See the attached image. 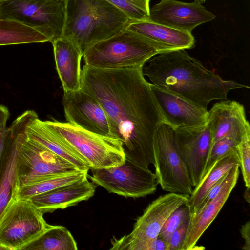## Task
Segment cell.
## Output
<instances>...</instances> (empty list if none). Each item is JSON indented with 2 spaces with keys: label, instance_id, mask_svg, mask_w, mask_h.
Returning <instances> with one entry per match:
<instances>
[{
  "label": "cell",
  "instance_id": "30",
  "mask_svg": "<svg viewBox=\"0 0 250 250\" xmlns=\"http://www.w3.org/2000/svg\"><path fill=\"white\" fill-rule=\"evenodd\" d=\"M236 147L245 186L250 187V133L242 137Z\"/></svg>",
  "mask_w": 250,
  "mask_h": 250
},
{
  "label": "cell",
  "instance_id": "12",
  "mask_svg": "<svg viewBox=\"0 0 250 250\" xmlns=\"http://www.w3.org/2000/svg\"><path fill=\"white\" fill-rule=\"evenodd\" d=\"M176 148L184 163L193 188L202 180L208 158L211 134L207 123L173 129Z\"/></svg>",
  "mask_w": 250,
  "mask_h": 250
},
{
  "label": "cell",
  "instance_id": "31",
  "mask_svg": "<svg viewBox=\"0 0 250 250\" xmlns=\"http://www.w3.org/2000/svg\"><path fill=\"white\" fill-rule=\"evenodd\" d=\"M189 219L190 217L172 233L168 242V250H184Z\"/></svg>",
  "mask_w": 250,
  "mask_h": 250
},
{
  "label": "cell",
  "instance_id": "39",
  "mask_svg": "<svg viewBox=\"0 0 250 250\" xmlns=\"http://www.w3.org/2000/svg\"></svg>",
  "mask_w": 250,
  "mask_h": 250
},
{
  "label": "cell",
  "instance_id": "20",
  "mask_svg": "<svg viewBox=\"0 0 250 250\" xmlns=\"http://www.w3.org/2000/svg\"><path fill=\"white\" fill-rule=\"evenodd\" d=\"M26 138L65 159L79 170L90 169L86 160L39 118L28 127Z\"/></svg>",
  "mask_w": 250,
  "mask_h": 250
},
{
  "label": "cell",
  "instance_id": "24",
  "mask_svg": "<svg viewBox=\"0 0 250 250\" xmlns=\"http://www.w3.org/2000/svg\"><path fill=\"white\" fill-rule=\"evenodd\" d=\"M240 166V161L237 150L232 153L218 161L205 174L199 184L194 187L189 196L188 203L191 209V214L195 212L210 188L232 167Z\"/></svg>",
  "mask_w": 250,
  "mask_h": 250
},
{
  "label": "cell",
  "instance_id": "11",
  "mask_svg": "<svg viewBox=\"0 0 250 250\" xmlns=\"http://www.w3.org/2000/svg\"><path fill=\"white\" fill-rule=\"evenodd\" d=\"M89 177L93 183L108 192L125 198H138L154 193L158 184L156 177L149 168L126 159L118 166L90 169Z\"/></svg>",
  "mask_w": 250,
  "mask_h": 250
},
{
  "label": "cell",
  "instance_id": "21",
  "mask_svg": "<svg viewBox=\"0 0 250 250\" xmlns=\"http://www.w3.org/2000/svg\"><path fill=\"white\" fill-rule=\"evenodd\" d=\"M19 125L18 117L7 128L5 148L0 165V218L12 199L19 143Z\"/></svg>",
  "mask_w": 250,
  "mask_h": 250
},
{
  "label": "cell",
  "instance_id": "13",
  "mask_svg": "<svg viewBox=\"0 0 250 250\" xmlns=\"http://www.w3.org/2000/svg\"><path fill=\"white\" fill-rule=\"evenodd\" d=\"M62 104L67 122L93 133L114 137L107 116L101 104L82 88L64 91Z\"/></svg>",
  "mask_w": 250,
  "mask_h": 250
},
{
  "label": "cell",
  "instance_id": "36",
  "mask_svg": "<svg viewBox=\"0 0 250 250\" xmlns=\"http://www.w3.org/2000/svg\"><path fill=\"white\" fill-rule=\"evenodd\" d=\"M0 250H9L8 249L0 244Z\"/></svg>",
  "mask_w": 250,
  "mask_h": 250
},
{
  "label": "cell",
  "instance_id": "37",
  "mask_svg": "<svg viewBox=\"0 0 250 250\" xmlns=\"http://www.w3.org/2000/svg\"><path fill=\"white\" fill-rule=\"evenodd\" d=\"M194 1L196 2H198L199 3H200V4H202V3H204L206 0H194Z\"/></svg>",
  "mask_w": 250,
  "mask_h": 250
},
{
  "label": "cell",
  "instance_id": "26",
  "mask_svg": "<svg viewBox=\"0 0 250 250\" xmlns=\"http://www.w3.org/2000/svg\"><path fill=\"white\" fill-rule=\"evenodd\" d=\"M88 172L77 170L47 177L14 190L12 198L28 199L58 187L83 180L88 177Z\"/></svg>",
  "mask_w": 250,
  "mask_h": 250
},
{
  "label": "cell",
  "instance_id": "7",
  "mask_svg": "<svg viewBox=\"0 0 250 250\" xmlns=\"http://www.w3.org/2000/svg\"><path fill=\"white\" fill-rule=\"evenodd\" d=\"M189 195L168 193L150 203L135 223L131 233L111 239V250H149L150 240L158 236L169 216L178 207L187 204Z\"/></svg>",
  "mask_w": 250,
  "mask_h": 250
},
{
  "label": "cell",
  "instance_id": "35",
  "mask_svg": "<svg viewBox=\"0 0 250 250\" xmlns=\"http://www.w3.org/2000/svg\"><path fill=\"white\" fill-rule=\"evenodd\" d=\"M250 187L246 188V189L245 190L243 197L245 200L249 203H250Z\"/></svg>",
  "mask_w": 250,
  "mask_h": 250
},
{
  "label": "cell",
  "instance_id": "10",
  "mask_svg": "<svg viewBox=\"0 0 250 250\" xmlns=\"http://www.w3.org/2000/svg\"><path fill=\"white\" fill-rule=\"evenodd\" d=\"M65 6L64 0H7L0 4V14L39 28L52 43L62 35Z\"/></svg>",
  "mask_w": 250,
  "mask_h": 250
},
{
  "label": "cell",
  "instance_id": "18",
  "mask_svg": "<svg viewBox=\"0 0 250 250\" xmlns=\"http://www.w3.org/2000/svg\"><path fill=\"white\" fill-rule=\"evenodd\" d=\"M97 186L90 182L87 177L35 195L28 199L44 214L88 200L94 195Z\"/></svg>",
  "mask_w": 250,
  "mask_h": 250
},
{
  "label": "cell",
  "instance_id": "3",
  "mask_svg": "<svg viewBox=\"0 0 250 250\" xmlns=\"http://www.w3.org/2000/svg\"><path fill=\"white\" fill-rule=\"evenodd\" d=\"M131 21L106 0H66L62 36L83 54L93 44L126 28Z\"/></svg>",
  "mask_w": 250,
  "mask_h": 250
},
{
  "label": "cell",
  "instance_id": "9",
  "mask_svg": "<svg viewBox=\"0 0 250 250\" xmlns=\"http://www.w3.org/2000/svg\"><path fill=\"white\" fill-rule=\"evenodd\" d=\"M48 225L29 199L12 198L0 218V244L9 250H21Z\"/></svg>",
  "mask_w": 250,
  "mask_h": 250
},
{
  "label": "cell",
  "instance_id": "33",
  "mask_svg": "<svg viewBox=\"0 0 250 250\" xmlns=\"http://www.w3.org/2000/svg\"><path fill=\"white\" fill-rule=\"evenodd\" d=\"M227 174L228 173L210 188L205 195L198 209L211 201L218 194L227 181Z\"/></svg>",
  "mask_w": 250,
  "mask_h": 250
},
{
  "label": "cell",
  "instance_id": "28",
  "mask_svg": "<svg viewBox=\"0 0 250 250\" xmlns=\"http://www.w3.org/2000/svg\"><path fill=\"white\" fill-rule=\"evenodd\" d=\"M191 214L188 203L178 207L166 220L158 236L168 244L172 233L190 217Z\"/></svg>",
  "mask_w": 250,
  "mask_h": 250
},
{
  "label": "cell",
  "instance_id": "1",
  "mask_svg": "<svg viewBox=\"0 0 250 250\" xmlns=\"http://www.w3.org/2000/svg\"><path fill=\"white\" fill-rule=\"evenodd\" d=\"M142 68L97 69L84 65L81 88L104 110L113 136L123 144L125 159L148 168L154 163V135L164 119Z\"/></svg>",
  "mask_w": 250,
  "mask_h": 250
},
{
  "label": "cell",
  "instance_id": "14",
  "mask_svg": "<svg viewBox=\"0 0 250 250\" xmlns=\"http://www.w3.org/2000/svg\"><path fill=\"white\" fill-rule=\"evenodd\" d=\"M216 16L195 1L161 0L150 9L148 20L179 30L191 32L198 26L213 21Z\"/></svg>",
  "mask_w": 250,
  "mask_h": 250
},
{
  "label": "cell",
  "instance_id": "2",
  "mask_svg": "<svg viewBox=\"0 0 250 250\" xmlns=\"http://www.w3.org/2000/svg\"><path fill=\"white\" fill-rule=\"evenodd\" d=\"M142 71L152 84L167 89L190 102L207 108L213 100L227 99L229 91L250 87L224 80L206 68L184 49L158 54L149 59Z\"/></svg>",
  "mask_w": 250,
  "mask_h": 250
},
{
  "label": "cell",
  "instance_id": "40",
  "mask_svg": "<svg viewBox=\"0 0 250 250\" xmlns=\"http://www.w3.org/2000/svg\"></svg>",
  "mask_w": 250,
  "mask_h": 250
},
{
  "label": "cell",
  "instance_id": "6",
  "mask_svg": "<svg viewBox=\"0 0 250 250\" xmlns=\"http://www.w3.org/2000/svg\"><path fill=\"white\" fill-rule=\"evenodd\" d=\"M44 122L86 160L90 169L116 167L125 161L123 144L118 138L93 133L68 122Z\"/></svg>",
  "mask_w": 250,
  "mask_h": 250
},
{
  "label": "cell",
  "instance_id": "15",
  "mask_svg": "<svg viewBox=\"0 0 250 250\" xmlns=\"http://www.w3.org/2000/svg\"><path fill=\"white\" fill-rule=\"evenodd\" d=\"M151 86L164 122L173 129L197 127L207 123V108L164 88L152 84Z\"/></svg>",
  "mask_w": 250,
  "mask_h": 250
},
{
  "label": "cell",
  "instance_id": "27",
  "mask_svg": "<svg viewBox=\"0 0 250 250\" xmlns=\"http://www.w3.org/2000/svg\"><path fill=\"white\" fill-rule=\"evenodd\" d=\"M121 11L131 22L146 20L150 0H106Z\"/></svg>",
  "mask_w": 250,
  "mask_h": 250
},
{
  "label": "cell",
  "instance_id": "5",
  "mask_svg": "<svg viewBox=\"0 0 250 250\" xmlns=\"http://www.w3.org/2000/svg\"><path fill=\"white\" fill-rule=\"evenodd\" d=\"M18 117L19 143L13 191L47 177L79 170L65 159L27 139L28 127L38 118L35 111L26 110Z\"/></svg>",
  "mask_w": 250,
  "mask_h": 250
},
{
  "label": "cell",
  "instance_id": "29",
  "mask_svg": "<svg viewBox=\"0 0 250 250\" xmlns=\"http://www.w3.org/2000/svg\"><path fill=\"white\" fill-rule=\"evenodd\" d=\"M239 142L233 139L224 138L213 143L209 149L204 176L218 161L235 151Z\"/></svg>",
  "mask_w": 250,
  "mask_h": 250
},
{
  "label": "cell",
  "instance_id": "8",
  "mask_svg": "<svg viewBox=\"0 0 250 250\" xmlns=\"http://www.w3.org/2000/svg\"><path fill=\"white\" fill-rule=\"evenodd\" d=\"M153 154L154 173L162 189L190 196L193 187L189 175L176 148L173 129L164 122L155 132Z\"/></svg>",
  "mask_w": 250,
  "mask_h": 250
},
{
  "label": "cell",
  "instance_id": "4",
  "mask_svg": "<svg viewBox=\"0 0 250 250\" xmlns=\"http://www.w3.org/2000/svg\"><path fill=\"white\" fill-rule=\"evenodd\" d=\"M176 50L125 28L88 48L83 53L85 65L97 69L143 66L153 56Z\"/></svg>",
  "mask_w": 250,
  "mask_h": 250
},
{
  "label": "cell",
  "instance_id": "32",
  "mask_svg": "<svg viewBox=\"0 0 250 250\" xmlns=\"http://www.w3.org/2000/svg\"><path fill=\"white\" fill-rule=\"evenodd\" d=\"M10 115L8 108L0 104V165L4 154L7 136L6 124Z\"/></svg>",
  "mask_w": 250,
  "mask_h": 250
},
{
  "label": "cell",
  "instance_id": "38",
  "mask_svg": "<svg viewBox=\"0 0 250 250\" xmlns=\"http://www.w3.org/2000/svg\"><path fill=\"white\" fill-rule=\"evenodd\" d=\"M6 0H0V4L1 2H3V1H6Z\"/></svg>",
  "mask_w": 250,
  "mask_h": 250
},
{
  "label": "cell",
  "instance_id": "22",
  "mask_svg": "<svg viewBox=\"0 0 250 250\" xmlns=\"http://www.w3.org/2000/svg\"><path fill=\"white\" fill-rule=\"evenodd\" d=\"M126 29L175 49H191L195 46L191 32L179 30L148 20L129 23Z\"/></svg>",
  "mask_w": 250,
  "mask_h": 250
},
{
  "label": "cell",
  "instance_id": "34",
  "mask_svg": "<svg viewBox=\"0 0 250 250\" xmlns=\"http://www.w3.org/2000/svg\"><path fill=\"white\" fill-rule=\"evenodd\" d=\"M242 237L245 240V243L242 249L250 250V221H248L241 227L240 230Z\"/></svg>",
  "mask_w": 250,
  "mask_h": 250
},
{
  "label": "cell",
  "instance_id": "17",
  "mask_svg": "<svg viewBox=\"0 0 250 250\" xmlns=\"http://www.w3.org/2000/svg\"><path fill=\"white\" fill-rule=\"evenodd\" d=\"M239 165L232 167L218 194L195 212L191 214L184 250H192L201 236L217 216L235 187L239 175Z\"/></svg>",
  "mask_w": 250,
  "mask_h": 250
},
{
  "label": "cell",
  "instance_id": "23",
  "mask_svg": "<svg viewBox=\"0 0 250 250\" xmlns=\"http://www.w3.org/2000/svg\"><path fill=\"white\" fill-rule=\"evenodd\" d=\"M49 42L39 28L21 21L0 17V46Z\"/></svg>",
  "mask_w": 250,
  "mask_h": 250
},
{
  "label": "cell",
  "instance_id": "19",
  "mask_svg": "<svg viewBox=\"0 0 250 250\" xmlns=\"http://www.w3.org/2000/svg\"><path fill=\"white\" fill-rule=\"evenodd\" d=\"M56 70L63 91L81 89V60L83 54L79 47L70 40L62 36L52 42Z\"/></svg>",
  "mask_w": 250,
  "mask_h": 250
},
{
  "label": "cell",
  "instance_id": "25",
  "mask_svg": "<svg viewBox=\"0 0 250 250\" xmlns=\"http://www.w3.org/2000/svg\"><path fill=\"white\" fill-rule=\"evenodd\" d=\"M77 243L71 232L62 226L48 225L37 238L21 250H77Z\"/></svg>",
  "mask_w": 250,
  "mask_h": 250
},
{
  "label": "cell",
  "instance_id": "16",
  "mask_svg": "<svg viewBox=\"0 0 250 250\" xmlns=\"http://www.w3.org/2000/svg\"><path fill=\"white\" fill-rule=\"evenodd\" d=\"M207 124L211 134L210 147L224 138L240 142L245 135L250 133L244 105L234 100L225 99L215 103L208 111Z\"/></svg>",
  "mask_w": 250,
  "mask_h": 250
}]
</instances>
